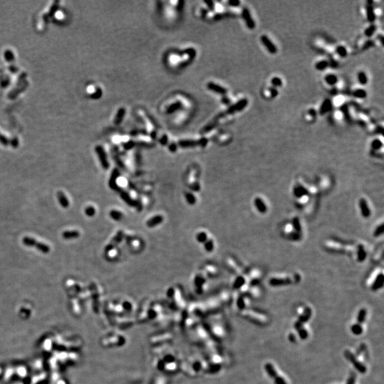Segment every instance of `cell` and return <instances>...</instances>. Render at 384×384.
Wrapping results in <instances>:
<instances>
[{"label":"cell","mask_w":384,"mask_h":384,"mask_svg":"<svg viewBox=\"0 0 384 384\" xmlns=\"http://www.w3.org/2000/svg\"><path fill=\"white\" fill-rule=\"evenodd\" d=\"M344 356L348 361L352 364L353 368L356 369L357 372L361 374H364L367 372V367L366 366L365 364L358 360L354 353L351 352L350 350H345L344 351Z\"/></svg>","instance_id":"cell-1"},{"label":"cell","mask_w":384,"mask_h":384,"mask_svg":"<svg viewBox=\"0 0 384 384\" xmlns=\"http://www.w3.org/2000/svg\"><path fill=\"white\" fill-rule=\"evenodd\" d=\"M247 104H248V100H247L246 98H243V99L240 100L239 101L237 102L236 104L231 105V106L226 110V114L231 115V114L235 113V112H236L242 111L243 110H244V108H245V107L247 106Z\"/></svg>","instance_id":"cell-2"},{"label":"cell","mask_w":384,"mask_h":384,"mask_svg":"<svg viewBox=\"0 0 384 384\" xmlns=\"http://www.w3.org/2000/svg\"><path fill=\"white\" fill-rule=\"evenodd\" d=\"M262 44L264 45V46L267 48L268 52L271 54H275L277 52V46L273 44L272 41L267 37L266 35H263L261 38Z\"/></svg>","instance_id":"cell-3"},{"label":"cell","mask_w":384,"mask_h":384,"mask_svg":"<svg viewBox=\"0 0 384 384\" xmlns=\"http://www.w3.org/2000/svg\"><path fill=\"white\" fill-rule=\"evenodd\" d=\"M294 328L295 329L300 339H307L309 337V332L306 329V328L304 326V324L299 322V321H296L295 324H294Z\"/></svg>","instance_id":"cell-4"},{"label":"cell","mask_w":384,"mask_h":384,"mask_svg":"<svg viewBox=\"0 0 384 384\" xmlns=\"http://www.w3.org/2000/svg\"><path fill=\"white\" fill-rule=\"evenodd\" d=\"M292 283V279L290 277H274L271 278L269 281V284L273 287L284 286L288 285Z\"/></svg>","instance_id":"cell-5"},{"label":"cell","mask_w":384,"mask_h":384,"mask_svg":"<svg viewBox=\"0 0 384 384\" xmlns=\"http://www.w3.org/2000/svg\"><path fill=\"white\" fill-rule=\"evenodd\" d=\"M242 16H243V18L244 21H245V24H246L247 28L249 29H254L255 27H256V22H255L254 19H253L252 17H251V14L248 9H243V12H242Z\"/></svg>","instance_id":"cell-6"},{"label":"cell","mask_w":384,"mask_h":384,"mask_svg":"<svg viewBox=\"0 0 384 384\" xmlns=\"http://www.w3.org/2000/svg\"><path fill=\"white\" fill-rule=\"evenodd\" d=\"M384 277L383 272H380L379 274L375 276L371 285V288L373 291H376L381 288L383 285Z\"/></svg>","instance_id":"cell-7"},{"label":"cell","mask_w":384,"mask_h":384,"mask_svg":"<svg viewBox=\"0 0 384 384\" xmlns=\"http://www.w3.org/2000/svg\"><path fill=\"white\" fill-rule=\"evenodd\" d=\"M326 248L329 249V250H331L332 251H334V252H341V251H350L353 250V248L350 246H346V247H342L341 245V244L339 243H334V242H328L326 243Z\"/></svg>","instance_id":"cell-8"},{"label":"cell","mask_w":384,"mask_h":384,"mask_svg":"<svg viewBox=\"0 0 384 384\" xmlns=\"http://www.w3.org/2000/svg\"><path fill=\"white\" fill-rule=\"evenodd\" d=\"M312 315V309L309 307H306L304 308L303 311L301 315H299L298 317V319L297 321H299V322L302 323V324H305L306 322H307L309 320H310V318H311Z\"/></svg>","instance_id":"cell-9"},{"label":"cell","mask_w":384,"mask_h":384,"mask_svg":"<svg viewBox=\"0 0 384 384\" xmlns=\"http://www.w3.org/2000/svg\"><path fill=\"white\" fill-rule=\"evenodd\" d=\"M96 152L98 154V157H99L100 161L101 162L102 166L104 169H107L109 167V163L108 161L107 160V157L106 154H105V152H104L103 149L102 147L98 146L96 147Z\"/></svg>","instance_id":"cell-10"},{"label":"cell","mask_w":384,"mask_h":384,"mask_svg":"<svg viewBox=\"0 0 384 384\" xmlns=\"http://www.w3.org/2000/svg\"><path fill=\"white\" fill-rule=\"evenodd\" d=\"M333 107V104L331 100L330 99H326L323 101V103L321 105L320 108H319V115H324L329 111L331 110Z\"/></svg>","instance_id":"cell-11"},{"label":"cell","mask_w":384,"mask_h":384,"mask_svg":"<svg viewBox=\"0 0 384 384\" xmlns=\"http://www.w3.org/2000/svg\"><path fill=\"white\" fill-rule=\"evenodd\" d=\"M264 369L266 374H268V376L270 378H272V379H274L278 375L277 370H276L275 368H274L273 364L272 363H269L268 362V363L265 364L264 366Z\"/></svg>","instance_id":"cell-12"},{"label":"cell","mask_w":384,"mask_h":384,"mask_svg":"<svg viewBox=\"0 0 384 384\" xmlns=\"http://www.w3.org/2000/svg\"><path fill=\"white\" fill-rule=\"evenodd\" d=\"M207 87L211 90V91H213V92L218 93V94L220 95H226L227 93V90L224 88L222 87V86H220L217 84L213 83V82H209L208 83Z\"/></svg>","instance_id":"cell-13"},{"label":"cell","mask_w":384,"mask_h":384,"mask_svg":"<svg viewBox=\"0 0 384 384\" xmlns=\"http://www.w3.org/2000/svg\"><path fill=\"white\" fill-rule=\"evenodd\" d=\"M359 206L361 209V211L362 215H363L364 217H369L370 216V209H369V206H368L366 201L364 200V199H361L360 202H359Z\"/></svg>","instance_id":"cell-14"},{"label":"cell","mask_w":384,"mask_h":384,"mask_svg":"<svg viewBox=\"0 0 384 384\" xmlns=\"http://www.w3.org/2000/svg\"><path fill=\"white\" fill-rule=\"evenodd\" d=\"M351 331L355 336H360L363 334L364 328L362 324H358V323H354L351 326Z\"/></svg>","instance_id":"cell-15"},{"label":"cell","mask_w":384,"mask_h":384,"mask_svg":"<svg viewBox=\"0 0 384 384\" xmlns=\"http://www.w3.org/2000/svg\"><path fill=\"white\" fill-rule=\"evenodd\" d=\"M57 197H58V202L60 203L61 206L63 208H68L69 206V201L68 200L67 197L66 195L63 193L62 191H58L57 193Z\"/></svg>","instance_id":"cell-16"},{"label":"cell","mask_w":384,"mask_h":384,"mask_svg":"<svg viewBox=\"0 0 384 384\" xmlns=\"http://www.w3.org/2000/svg\"><path fill=\"white\" fill-rule=\"evenodd\" d=\"M366 17L367 20L371 23H374L376 20V14H375L374 7L371 5H368L366 7Z\"/></svg>","instance_id":"cell-17"},{"label":"cell","mask_w":384,"mask_h":384,"mask_svg":"<svg viewBox=\"0 0 384 384\" xmlns=\"http://www.w3.org/2000/svg\"><path fill=\"white\" fill-rule=\"evenodd\" d=\"M366 316H367V310L365 308H361L360 309V310L358 312V315H357V317H356V320H357V323L360 324H363L364 322L366 319Z\"/></svg>","instance_id":"cell-18"},{"label":"cell","mask_w":384,"mask_h":384,"mask_svg":"<svg viewBox=\"0 0 384 384\" xmlns=\"http://www.w3.org/2000/svg\"><path fill=\"white\" fill-rule=\"evenodd\" d=\"M324 80H325V82L328 85H336L338 82V78L336 75L332 74V73H330V74L326 75V76L324 77Z\"/></svg>","instance_id":"cell-19"},{"label":"cell","mask_w":384,"mask_h":384,"mask_svg":"<svg viewBox=\"0 0 384 384\" xmlns=\"http://www.w3.org/2000/svg\"><path fill=\"white\" fill-rule=\"evenodd\" d=\"M162 220L163 218L161 216H155L148 220L147 223V225L149 227H154L155 226L159 225V223H161Z\"/></svg>","instance_id":"cell-20"},{"label":"cell","mask_w":384,"mask_h":384,"mask_svg":"<svg viewBox=\"0 0 384 384\" xmlns=\"http://www.w3.org/2000/svg\"><path fill=\"white\" fill-rule=\"evenodd\" d=\"M62 236L65 239H72L79 237L80 233L78 231H64Z\"/></svg>","instance_id":"cell-21"},{"label":"cell","mask_w":384,"mask_h":384,"mask_svg":"<svg viewBox=\"0 0 384 384\" xmlns=\"http://www.w3.org/2000/svg\"><path fill=\"white\" fill-rule=\"evenodd\" d=\"M255 204L256 208L261 213H265L267 211V207L261 198H256L255 200Z\"/></svg>","instance_id":"cell-22"},{"label":"cell","mask_w":384,"mask_h":384,"mask_svg":"<svg viewBox=\"0 0 384 384\" xmlns=\"http://www.w3.org/2000/svg\"><path fill=\"white\" fill-rule=\"evenodd\" d=\"M353 96L354 98H358V99H364V98H366L367 93L364 89L358 88L353 91Z\"/></svg>","instance_id":"cell-23"},{"label":"cell","mask_w":384,"mask_h":384,"mask_svg":"<svg viewBox=\"0 0 384 384\" xmlns=\"http://www.w3.org/2000/svg\"><path fill=\"white\" fill-rule=\"evenodd\" d=\"M329 66V61L326 60L319 61L315 64V69L319 71H323L326 70Z\"/></svg>","instance_id":"cell-24"},{"label":"cell","mask_w":384,"mask_h":384,"mask_svg":"<svg viewBox=\"0 0 384 384\" xmlns=\"http://www.w3.org/2000/svg\"><path fill=\"white\" fill-rule=\"evenodd\" d=\"M179 145L182 147H194L196 145H200V140H182L179 142Z\"/></svg>","instance_id":"cell-25"},{"label":"cell","mask_w":384,"mask_h":384,"mask_svg":"<svg viewBox=\"0 0 384 384\" xmlns=\"http://www.w3.org/2000/svg\"><path fill=\"white\" fill-rule=\"evenodd\" d=\"M35 247L38 249L40 252L43 253H48L50 251L49 246H48V245H46L45 243H41V242L37 241L35 245Z\"/></svg>","instance_id":"cell-26"},{"label":"cell","mask_w":384,"mask_h":384,"mask_svg":"<svg viewBox=\"0 0 384 384\" xmlns=\"http://www.w3.org/2000/svg\"><path fill=\"white\" fill-rule=\"evenodd\" d=\"M376 28H377V27H376V25L372 24L371 25H370L369 27L366 28L365 31H364V35H365L366 37H369H369H371L374 34L375 32H376Z\"/></svg>","instance_id":"cell-27"},{"label":"cell","mask_w":384,"mask_h":384,"mask_svg":"<svg viewBox=\"0 0 384 384\" xmlns=\"http://www.w3.org/2000/svg\"><path fill=\"white\" fill-rule=\"evenodd\" d=\"M125 108H123V107L120 108V110L118 111L115 117V123L116 125H118V124L121 123L122 120L123 119L124 116H125Z\"/></svg>","instance_id":"cell-28"},{"label":"cell","mask_w":384,"mask_h":384,"mask_svg":"<svg viewBox=\"0 0 384 384\" xmlns=\"http://www.w3.org/2000/svg\"><path fill=\"white\" fill-rule=\"evenodd\" d=\"M358 82L362 85H365L368 83V76H366L365 72L364 71H360L358 73Z\"/></svg>","instance_id":"cell-29"},{"label":"cell","mask_w":384,"mask_h":384,"mask_svg":"<svg viewBox=\"0 0 384 384\" xmlns=\"http://www.w3.org/2000/svg\"><path fill=\"white\" fill-rule=\"evenodd\" d=\"M23 243L25 245L28 247H35L36 243H37V240H36L34 238H31V237H28L26 236L23 238L22 240Z\"/></svg>","instance_id":"cell-30"},{"label":"cell","mask_w":384,"mask_h":384,"mask_svg":"<svg viewBox=\"0 0 384 384\" xmlns=\"http://www.w3.org/2000/svg\"><path fill=\"white\" fill-rule=\"evenodd\" d=\"M336 53L342 58H345L347 55L348 52L346 47L343 46H338L336 48Z\"/></svg>","instance_id":"cell-31"},{"label":"cell","mask_w":384,"mask_h":384,"mask_svg":"<svg viewBox=\"0 0 384 384\" xmlns=\"http://www.w3.org/2000/svg\"><path fill=\"white\" fill-rule=\"evenodd\" d=\"M341 111L342 112L344 118H345V119L347 120V121L351 120V115H350L349 114V107H348L347 104H344V105L341 107Z\"/></svg>","instance_id":"cell-32"},{"label":"cell","mask_w":384,"mask_h":384,"mask_svg":"<svg viewBox=\"0 0 384 384\" xmlns=\"http://www.w3.org/2000/svg\"><path fill=\"white\" fill-rule=\"evenodd\" d=\"M371 147L374 150H381L382 147H383V143H382V142L380 140V139H375L374 140H373L372 142H371Z\"/></svg>","instance_id":"cell-33"},{"label":"cell","mask_w":384,"mask_h":384,"mask_svg":"<svg viewBox=\"0 0 384 384\" xmlns=\"http://www.w3.org/2000/svg\"><path fill=\"white\" fill-rule=\"evenodd\" d=\"M366 349H367V346H366V344H364V343L361 344L359 345V346L358 347V349H357V350H356V354H355V356H356L357 358H358V357H359L360 356H361V355L363 354V353H366Z\"/></svg>","instance_id":"cell-34"},{"label":"cell","mask_w":384,"mask_h":384,"mask_svg":"<svg viewBox=\"0 0 384 384\" xmlns=\"http://www.w3.org/2000/svg\"><path fill=\"white\" fill-rule=\"evenodd\" d=\"M357 376L354 371H351L349 375L346 384H356Z\"/></svg>","instance_id":"cell-35"},{"label":"cell","mask_w":384,"mask_h":384,"mask_svg":"<svg viewBox=\"0 0 384 384\" xmlns=\"http://www.w3.org/2000/svg\"><path fill=\"white\" fill-rule=\"evenodd\" d=\"M271 84L272 85V87L274 88H279L283 85V80L279 77H273L271 80Z\"/></svg>","instance_id":"cell-36"},{"label":"cell","mask_w":384,"mask_h":384,"mask_svg":"<svg viewBox=\"0 0 384 384\" xmlns=\"http://www.w3.org/2000/svg\"><path fill=\"white\" fill-rule=\"evenodd\" d=\"M181 105H182V104H181V103H179V102H177V103L172 104L171 106H169L168 107L166 112H167V113H169V114L172 113V112H175L176 110L179 109V107H181Z\"/></svg>","instance_id":"cell-37"},{"label":"cell","mask_w":384,"mask_h":384,"mask_svg":"<svg viewBox=\"0 0 384 384\" xmlns=\"http://www.w3.org/2000/svg\"><path fill=\"white\" fill-rule=\"evenodd\" d=\"M110 216L112 217V218H113L114 220H119L121 219L122 217H123V215H122V213H120V211H115V210H113V211H111L110 213Z\"/></svg>","instance_id":"cell-38"},{"label":"cell","mask_w":384,"mask_h":384,"mask_svg":"<svg viewBox=\"0 0 384 384\" xmlns=\"http://www.w3.org/2000/svg\"><path fill=\"white\" fill-rule=\"evenodd\" d=\"M274 384H288L286 380L285 379L283 376L277 375L275 378L273 379Z\"/></svg>","instance_id":"cell-39"},{"label":"cell","mask_w":384,"mask_h":384,"mask_svg":"<svg viewBox=\"0 0 384 384\" xmlns=\"http://www.w3.org/2000/svg\"><path fill=\"white\" fill-rule=\"evenodd\" d=\"M85 214L87 215L88 216L91 217L96 213V209H95V208H93V206H88V207H87L85 209Z\"/></svg>","instance_id":"cell-40"},{"label":"cell","mask_w":384,"mask_h":384,"mask_svg":"<svg viewBox=\"0 0 384 384\" xmlns=\"http://www.w3.org/2000/svg\"><path fill=\"white\" fill-rule=\"evenodd\" d=\"M244 283H245V280H244V278L240 277H238V279L236 280V283H235L234 285H235V287H236V288H240V287L243 286V285H244Z\"/></svg>","instance_id":"cell-41"},{"label":"cell","mask_w":384,"mask_h":384,"mask_svg":"<svg viewBox=\"0 0 384 384\" xmlns=\"http://www.w3.org/2000/svg\"><path fill=\"white\" fill-rule=\"evenodd\" d=\"M206 238H207V236H206L205 233H200L199 234L197 235V240L200 243L205 242L206 240Z\"/></svg>","instance_id":"cell-42"},{"label":"cell","mask_w":384,"mask_h":384,"mask_svg":"<svg viewBox=\"0 0 384 384\" xmlns=\"http://www.w3.org/2000/svg\"><path fill=\"white\" fill-rule=\"evenodd\" d=\"M366 257V253L364 250L363 249V247H360L359 250L358 251V258L359 261H363V260Z\"/></svg>","instance_id":"cell-43"},{"label":"cell","mask_w":384,"mask_h":384,"mask_svg":"<svg viewBox=\"0 0 384 384\" xmlns=\"http://www.w3.org/2000/svg\"><path fill=\"white\" fill-rule=\"evenodd\" d=\"M269 91H270V94L271 98H275V97L277 96L278 91H277V89L276 88L271 87V88H269Z\"/></svg>","instance_id":"cell-44"},{"label":"cell","mask_w":384,"mask_h":384,"mask_svg":"<svg viewBox=\"0 0 384 384\" xmlns=\"http://www.w3.org/2000/svg\"><path fill=\"white\" fill-rule=\"evenodd\" d=\"M292 227L293 229H295V231H300V224H299V221L298 219L297 218H295L293 220V223H292Z\"/></svg>","instance_id":"cell-45"},{"label":"cell","mask_w":384,"mask_h":384,"mask_svg":"<svg viewBox=\"0 0 384 384\" xmlns=\"http://www.w3.org/2000/svg\"><path fill=\"white\" fill-rule=\"evenodd\" d=\"M238 307L240 310H243L245 309V300L243 297H240V298L238 299Z\"/></svg>","instance_id":"cell-46"},{"label":"cell","mask_w":384,"mask_h":384,"mask_svg":"<svg viewBox=\"0 0 384 384\" xmlns=\"http://www.w3.org/2000/svg\"><path fill=\"white\" fill-rule=\"evenodd\" d=\"M307 201H308L307 196V195L302 196L299 197L298 200V204H299V205H304V204H305Z\"/></svg>","instance_id":"cell-47"},{"label":"cell","mask_w":384,"mask_h":384,"mask_svg":"<svg viewBox=\"0 0 384 384\" xmlns=\"http://www.w3.org/2000/svg\"><path fill=\"white\" fill-rule=\"evenodd\" d=\"M288 340L290 341L291 343L295 344L297 342V337L295 336V334L293 333H290L288 335Z\"/></svg>","instance_id":"cell-48"},{"label":"cell","mask_w":384,"mask_h":384,"mask_svg":"<svg viewBox=\"0 0 384 384\" xmlns=\"http://www.w3.org/2000/svg\"><path fill=\"white\" fill-rule=\"evenodd\" d=\"M186 199H187V201H189V203H190V204H193V203L195 202L194 196H193L192 194H191V193H186Z\"/></svg>","instance_id":"cell-49"},{"label":"cell","mask_w":384,"mask_h":384,"mask_svg":"<svg viewBox=\"0 0 384 384\" xmlns=\"http://www.w3.org/2000/svg\"><path fill=\"white\" fill-rule=\"evenodd\" d=\"M205 247L207 251H211L213 250V244L212 243V241H208L206 243L205 245Z\"/></svg>","instance_id":"cell-50"},{"label":"cell","mask_w":384,"mask_h":384,"mask_svg":"<svg viewBox=\"0 0 384 384\" xmlns=\"http://www.w3.org/2000/svg\"><path fill=\"white\" fill-rule=\"evenodd\" d=\"M383 232V225H381V226L377 228V229H376V231H375V235H376V236H379V235L382 234Z\"/></svg>","instance_id":"cell-51"},{"label":"cell","mask_w":384,"mask_h":384,"mask_svg":"<svg viewBox=\"0 0 384 384\" xmlns=\"http://www.w3.org/2000/svg\"><path fill=\"white\" fill-rule=\"evenodd\" d=\"M240 1H229V4L230 5L231 7H238L240 5Z\"/></svg>","instance_id":"cell-52"},{"label":"cell","mask_w":384,"mask_h":384,"mask_svg":"<svg viewBox=\"0 0 384 384\" xmlns=\"http://www.w3.org/2000/svg\"><path fill=\"white\" fill-rule=\"evenodd\" d=\"M329 64L330 66H331V67L334 68V69H335V68H337V66H338V63H337L336 61L334 60V59H332V58H331V60H330V61H329Z\"/></svg>","instance_id":"cell-53"},{"label":"cell","mask_w":384,"mask_h":384,"mask_svg":"<svg viewBox=\"0 0 384 384\" xmlns=\"http://www.w3.org/2000/svg\"><path fill=\"white\" fill-rule=\"evenodd\" d=\"M0 142H1V143H2V144L4 145H7L9 144V142L7 139V138H5L4 136L1 135V134H0Z\"/></svg>","instance_id":"cell-54"},{"label":"cell","mask_w":384,"mask_h":384,"mask_svg":"<svg viewBox=\"0 0 384 384\" xmlns=\"http://www.w3.org/2000/svg\"><path fill=\"white\" fill-rule=\"evenodd\" d=\"M373 45H374V43H373L372 41H368L367 42H366V43H365V44L364 45V49H366V48H370L371 46H373Z\"/></svg>","instance_id":"cell-55"},{"label":"cell","mask_w":384,"mask_h":384,"mask_svg":"<svg viewBox=\"0 0 384 384\" xmlns=\"http://www.w3.org/2000/svg\"><path fill=\"white\" fill-rule=\"evenodd\" d=\"M204 2L208 5V7H209L210 9H213L214 8V4H213L212 1H205Z\"/></svg>","instance_id":"cell-56"},{"label":"cell","mask_w":384,"mask_h":384,"mask_svg":"<svg viewBox=\"0 0 384 384\" xmlns=\"http://www.w3.org/2000/svg\"><path fill=\"white\" fill-rule=\"evenodd\" d=\"M309 115L310 116H312V118H315L317 116V111H316L315 109H310L309 110Z\"/></svg>","instance_id":"cell-57"},{"label":"cell","mask_w":384,"mask_h":384,"mask_svg":"<svg viewBox=\"0 0 384 384\" xmlns=\"http://www.w3.org/2000/svg\"><path fill=\"white\" fill-rule=\"evenodd\" d=\"M167 141H168V138H167V137H166V135H164V136H163L162 137H161V140H160V143H161V145H165L166 144V143H167Z\"/></svg>","instance_id":"cell-58"},{"label":"cell","mask_w":384,"mask_h":384,"mask_svg":"<svg viewBox=\"0 0 384 384\" xmlns=\"http://www.w3.org/2000/svg\"><path fill=\"white\" fill-rule=\"evenodd\" d=\"M132 146H134L133 142H127L126 145H125V149H130Z\"/></svg>","instance_id":"cell-59"},{"label":"cell","mask_w":384,"mask_h":384,"mask_svg":"<svg viewBox=\"0 0 384 384\" xmlns=\"http://www.w3.org/2000/svg\"><path fill=\"white\" fill-rule=\"evenodd\" d=\"M169 150H171L172 152H174V151H176V150H177V147H176L175 145L172 144L169 146Z\"/></svg>","instance_id":"cell-60"},{"label":"cell","mask_w":384,"mask_h":384,"mask_svg":"<svg viewBox=\"0 0 384 384\" xmlns=\"http://www.w3.org/2000/svg\"><path fill=\"white\" fill-rule=\"evenodd\" d=\"M56 17L58 18V19H62V18H63V14H62L61 12H57V13H56Z\"/></svg>","instance_id":"cell-61"},{"label":"cell","mask_w":384,"mask_h":384,"mask_svg":"<svg viewBox=\"0 0 384 384\" xmlns=\"http://www.w3.org/2000/svg\"><path fill=\"white\" fill-rule=\"evenodd\" d=\"M223 103L229 104V102H230V100H229V99H228V98H226V97H224V98H223Z\"/></svg>","instance_id":"cell-62"}]
</instances>
